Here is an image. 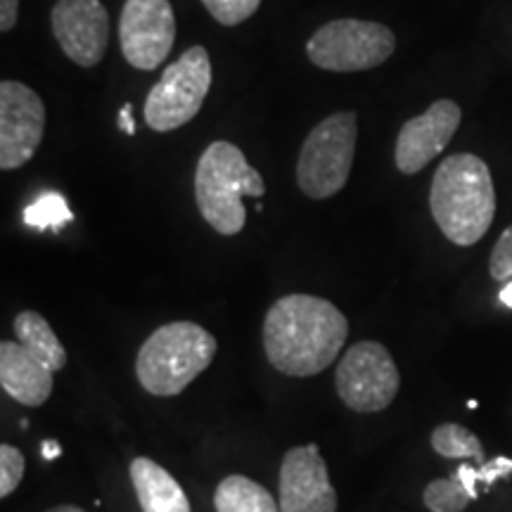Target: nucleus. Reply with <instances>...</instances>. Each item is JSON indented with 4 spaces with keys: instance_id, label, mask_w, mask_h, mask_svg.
Instances as JSON below:
<instances>
[{
    "instance_id": "obj_13",
    "label": "nucleus",
    "mask_w": 512,
    "mask_h": 512,
    "mask_svg": "<svg viewBox=\"0 0 512 512\" xmlns=\"http://www.w3.org/2000/svg\"><path fill=\"white\" fill-rule=\"evenodd\" d=\"M460 119L463 112L453 100H437L427 112L408 119L396 138V169L406 176L420 174L434 157L446 150L451 138L456 136Z\"/></svg>"
},
{
    "instance_id": "obj_20",
    "label": "nucleus",
    "mask_w": 512,
    "mask_h": 512,
    "mask_svg": "<svg viewBox=\"0 0 512 512\" xmlns=\"http://www.w3.org/2000/svg\"><path fill=\"white\" fill-rule=\"evenodd\" d=\"M72 219L74 214L69 211V204L60 192H43V195H38L36 200L29 204L27 211H24V221H27V226L38 228V230L60 228Z\"/></svg>"
},
{
    "instance_id": "obj_4",
    "label": "nucleus",
    "mask_w": 512,
    "mask_h": 512,
    "mask_svg": "<svg viewBox=\"0 0 512 512\" xmlns=\"http://www.w3.org/2000/svg\"><path fill=\"white\" fill-rule=\"evenodd\" d=\"M216 342L209 330L190 320H174L145 339L136 358V375L152 396H178L214 361Z\"/></svg>"
},
{
    "instance_id": "obj_21",
    "label": "nucleus",
    "mask_w": 512,
    "mask_h": 512,
    "mask_svg": "<svg viewBox=\"0 0 512 512\" xmlns=\"http://www.w3.org/2000/svg\"><path fill=\"white\" fill-rule=\"evenodd\" d=\"M202 5L223 27H238L259 10L261 0H202Z\"/></svg>"
},
{
    "instance_id": "obj_3",
    "label": "nucleus",
    "mask_w": 512,
    "mask_h": 512,
    "mask_svg": "<svg viewBox=\"0 0 512 512\" xmlns=\"http://www.w3.org/2000/svg\"><path fill=\"white\" fill-rule=\"evenodd\" d=\"M266 183L247 162L245 152L228 140H216L202 152L195 169V200L202 219L219 235H238L247 223L242 197H264Z\"/></svg>"
},
{
    "instance_id": "obj_16",
    "label": "nucleus",
    "mask_w": 512,
    "mask_h": 512,
    "mask_svg": "<svg viewBox=\"0 0 512 512\" xmlns=\"http://www.w3.org/2000/svg\"><path fill=\"white\" fill-rule=\"evenodd\" d=\"M15 335L22 347H27L38 361H43L50 370H62L67 366V351L50 328V323L41 313L22 311L15 318Z\"/></svg>"
},
{
    "instance_id": "obj_28",
    "label": "nucleus",
    "mask_w": 512,
    "mask_h": 512,
    "mask_svg": "<svg viewBox=\"0 0 512 512\" xmlns=\"http://www.w3.org/2000/svg\"><path fill=\"white\" fill-rule=\"evenodd\" d=\"M41 451H43V458H46V460H55L62 453V448H60V444H57V441H43Z\"/></svg>"
},
{
    "instance_id": "obj_24",
    "label": "nucleus",
    "mask_w": 512,
    "mask_h": 512,
    "mask_svg": "<svg viewBox=\"0 0 512 512\" xmlns=\"http://www.w3.org/2000/svg\"><path fill=\"white\" fill-rule=\"evenodd\" d=\"M512 472V460L510 458H494V460H486V463L479 467V482H484L486 486H491L496 479L501 477H510Z\"/></svg>"
},
{
    "instance_id": "obj_8",
    "label": "nucleus",
    "mask_w": 512,
    "mask_h": 512,
    "mask_svg": "<svg viewBox=\"0 0 512 512\" xmlns=\"http://www.w3.org/2000/svg\"><path fill=\"white\" fill-rule=\"evenodd\" d=\"M339 399L356 413H380L392 406L401 387V375L389 349L366 339L344 354L335 370Z\"/></svg>"
},
{
    "instance_id": "obj_14",
    "label": "nucleus",
    "mask_w": 512,
    "mask_h": 512,
    "mask_svg": "<svg viewBox=\"0 0 512 512\" xmlns=\"http://www.w3.org/2000/svg\"><path fill=\"white\" fill-rule=\"evenodd\" d=\"M53 373L19 342H0V387L17 403L43 406L53 394Z\"/></svg>"
},
{
    "instance_id": "obj_12",
    "label": "nucleus",
    "mask_w": 512,
    "mask_h": 512,
    "mask_svg": "<svg viewBox=\"0 0 512 512\" xmlns=\"http://www.w3.org/2000/svg\"><path fill=\"white\" fill-rule=\"evenodd\" d=\"M280 510L337 512V491L318 444L290 448L280 465Z\"/></svg>"
},
{
    "instance_id": "obj_17",
    "label": "nucleus",
    "mask_w": 512,
    "mask_h": 512,
    "mask_svg": "<svg viewBox=\"0 0 512 512\" xmlns=\"http://www.w3.org/2000/svg\"><path fill=\"white\" fill-rule=\"evenodd\" d=\"M216 512H283L266 486L245 475H230L216 486Z\"/></svg>"
},
{
    "instance_id": "obj_10",
    "label": "nucleus",
    "mask_w": 512,
    "mask_h": 512,
    "mask_svg": "<svg viewBox=\"0 0 512 512\" xmlns=\"http://www.w3.org/2000/svg\"><path fill=\"white\" fill-rule=\"evenodd\" d=\"M46 133V105L27 83H0V169H22Z\"/></svg>"
},
{
    "instance_id": "obj_1",
    "label": "nucleus",
    "mask_w": 512,
    "mask_h": 512,
    "mask_svg": "<svg viewBox=\"0 0 512 512\" xmlns=\"http://www.w3.org/2000/svg\"><path fill=\"white\" fill-rule=\"evenodd\" d=\"M349 320L335 304L313 294H287L264 318V351L278 373L313 377L337 361Z\"/></svg>"
},
{
    "instance_id": "obj_18",
    "label": "nucleus",
    "mask_w": 512,
    "mask_h": 512,
    "mask_svg": "<svg viewBox=\"0 0 512 512\" xmlns=\"http://www.w3.org/2000/svg\"><path fill=\"white\" fill-rule=\"evenodd\" d=\"M432 448L444 458L475 460L482 467L486 463L484 446L475 432H470L456 422H444L432 432Z\"/></svg>"
},
{
    "instance_id": "obj_11",
    "label": "nucleus",
    "mask_w": 512,
    "mask_h": 512,
    "mask_svg": "<svg viewBox=\"0 0 512 512\" xmlns=\"http://www.w3.org/2000/svg\"><path fill=\"white\" fill-rule=\"evenodd\" d=\"M50 24L62 53L74 64L91 69L102 62L110 43V15L100 0H57Z\"/></svg>"
},
{
    "instance_id": "obj_26",
    "label": "nucleus",
    "mask_w": 512,
    "mask_h": 512,
    "mask_svg": "<svg viewBox=\"0 0 512 512\" xmlns=\"http://www.w3.org/2000/svg\"><path fill=\"white\" fill-rule=\"evenodd\" d=\"M456 475L460 477V482L465 484V489L470 491V496H472V501H477V482H479V470H475V467H470V465H460L458 470H456Z\"/></svg>"
},
{
    "instance_id": "obj_27",
    "label": "nucleus",
    "mask_w": 512,
    "mask_h": 512,
    "mask_svg": "<svg viewBox=\"0 0 512 512\" xmlns=\"http://www.w3.org/2000/svg\"><path fill=\"white\" fill-rule=\"evenodd\" d=\"M119 119H121V128H124L128 136H133V133H136V121H133V105H131V102H126V105L121 107Z\"/></svg>"
},
{
    "instance_id": "obj_22",
    "label": "nucleus",
    "mask_w": 512,
    "mask_h": 512,
    "mask_svg": "<svg viewBox=\"0 0 512 512\" xmlns=\"http://www.w3.org/2000/svg\"><path fill=\"white\" fill-rule=\"evenodd\" d=\"M24 470H27V460L22 451L12 444L0 446V496L8 498L15 494L17 486L22 484Z\"/></svg>"
},
{
    "instance_id": "obj_23",
    "label": "nucleus",
    "mask_w": 512,
    "mask_h": 512,
    "mask_svg": "<svg viewBox=\"0 0 512 512\" xmlns=\"http://www.w3.org/2000/svg\"><path fill=\"white\" fill-rule=\"evenodd\" d=\"M489 273L491 278L498 280V283H508V280H512V226L503 230L494 252H491Z\"/></svg>"
},
{
    "instance_id": "obj_29",
    "label": "nucleus",
    "mask_w": 512,
    "mask_h": 512,
    "mask_svg": "<svg viewBox=\"0 0 512 512\" xmlns=\"http://www.w3.org/2000/svg\"><path fill=\"white\" fill-rule=\"evenodd\" d=\"M501 302H503L505 306H510V309H512V280H510L508 285L503 287V292H501Z\"/></svg>"
},
{
    "instance_id": "obj_25",
    "label": "nucleus",
    "mask_w": 512,
    "mask_h": 512,
    "mask_svg": "<svg viewBox=\"0 0 512 512\" xmlns=\"http://www.w3.org/2000/svg\"><path fill=\"white\" fill-rule=\"evenodd\" d=\"M19 3L22 0H0V31L3 34L15 29L19 17Z\"/></svg>"
},
{
    "instance_id": "obj_2",
    "label": "nucleus",
    "mask_w": 512,
    "mask_h": 512,
    "mask_svg": "<svg viewBox=\"0 0 512 512\" xmlns=\"http://www.w3.org/2000/svg\"><path fill=\"white\" fill-rule=\"evenodd\" d=\"M430 209L446 240L472 247L489 233L496 216V188L484 159L470 152L446 157L430 188Z\"/></svg>"
},
{
    "instance_id": "obj_6",
    "label": "nucleus",
    "mask_w": 512,
    "mask_h": 512,
    "mask_svg": "<svg viewBox=\"0 0 512 512\" xmlns=\"http://www.w3.org/2000/svg\"><path fill=\"white\" fill-rule=\"evenodd\" d=\"M396 36L389 27L366 19H335L306 43V55L318 69L335 74L368 72L394 55Z\"/></svg>"
},
{
    "instance_id": "obj_19",
    "label": "nucleus",
    "mask_w": 512,
    "mask_h": 512,
    "mask_svg": "<svg viewBox=\"0 0 512 512\" xmlns=\"http://www.w3.org/2000/svg\"><path fill=\"white\" fill-rule=\"evenodd\" d=\"M422 501H425L430 512H463L472 503V496L465 489V484L460 482V477L453 475L448 479H434V482L427 484Z\"/></svg>"
},
{
    "instance_id": "obj_7",
    "label": "nucleus",
    "mask_w": 512,
    "mask_h": 512,
    "mask_svg": "<svg viewBox=\"0 0 512 512\" xmlns=\"http://www.w3.org/2000/svg\"><path fill=\"white\" fill-rule=\"evenodd\" d=\"M211 88L207 48L192 46L164 69L145 100V124L157 133L176 131L200 114Z\"/></svg>"
},
{
    "instance_id": "obj_5",
    "label": "nucleus",
    "mask_w": 512,
    "mask_h": 512,
    "mask_svg": "<svg viewBox=\"0 0 512 512\" xmlns=\"http://www.w3.org/2000/svg\"><path fill=\"white\" fill-rule=\"evenodd\" d=\"M356 112H337L306 136L297 162L299 190L311 200H328L351 176L356 152Z\"/></svg>"
},
{
    "instance_id": "obj_30",
    "label": "nucleus",
    "mask_w": 512,
    "mask_h": 512,
    "mask_svg": "<svg viewBox=\"0 0 512 512\" xmlns=\"http://www.w3.org/2000/svg\"><path fill=\"white\" fill-rule=\"evenodd\" d=\"M48 512H86V510L76 508V505H57V508H53V510H48Z\"/></svg>"
},
{
    "instance_id": "obj_9",
    "label": "nucleus",
    "mask_w": 512,
    "mask_h": 512,
    "mask_svg": "<svg viewBox=\"0 0 512 512\" xmlns=\"http://www.w3.org/2000/svg\"><path fill=\"white\" fill-rule=\"evenodd\" d=\"M176 43V15L169 0H126L119 17V46L140 72L162 67Z\"/></svg>"
},
{
    "instance_id": "obj_15",
    "label": "nucleus",
    "mask_w": 512,
    "mask_h": 512,
    "mask_svg": "<svg viewBox=\"0 0 512 512\" xmlns=\"http://www.w3.org/2000/svg\"><path fill=\"white\" fill-rule=\"evenodd\" d=\"M128 475L143 512H192L181 484L155 460L136 458L128 467Z\"/></svg>"
}]
</instances>
